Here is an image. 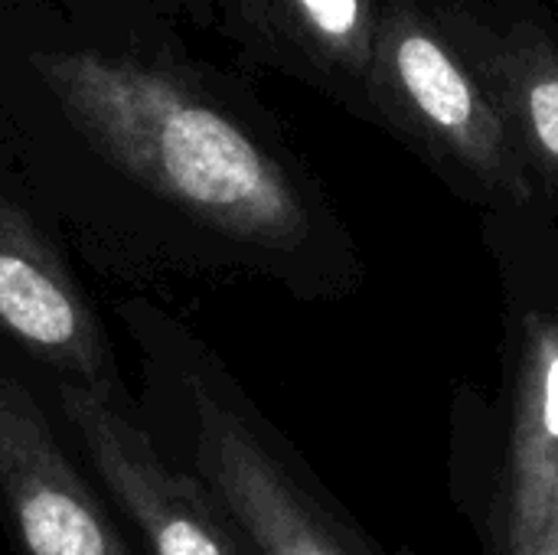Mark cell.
Returning <instances> with one entry per match:
<instances>
[{
    "label": "cell",
    "mask_w": 558,
    "mask_h": 555,
    "mask_svg": "<svg viewBox=\"0 0 558 555\" xmlns=\"http://www.w3.org/2000/svg\"><path fill=\"white\" fill-rule=\"evenodd\" d=\"M0 500L26 555H134L10 376H0Z\"/></svg>",
    "instance_id": "obj_4"
},
{
    "label": "cell",
    "mask_w": 558,
    "mask_h": 555,
    "mask_svg": "<svg viewBox=\"0 0 558 555\" xmlns=\"http://www.w3.org/2000/svg\"><path fill=\"white\" fill-rule=\"evenodd\" d=\"M558 514V317L523 324L504 494V555L523 553Z\"/></svg>",
    "instance_id": "obj_9"
},
{
    "label": "cell",
    "mask_w": 558,
    "mask_h": 555,
    "mask_svg": "<svg viewBox=\"0 0 558 555\" xmlns=\"http://www.w3.org/2000/svg\"><path fill=\"white\" fill-rule=\"evenodd\" d=\"M239 16L268 59L369 118L383 0H239Z\"/></svg>",
    "instance_id": "obj_8"
},
{
    "label": "cell",
    "mask_w": 558,
    "mask_h": 555,
    "mask_svg": "<svg viewBox=\"0 0 558 555\" xmlns=\"http://www.w3.org/2000/svg\"><path fill=\"white\" fill-rule=\"evenodd\" d=\"M0 330L62 383L114 399V370L95 314L29 219L0 193Z\"/></svg>",
    "instance_id": "obj_5"
},
{
    "label": "cell",
    "mask_w": 558,
    "mask_h": 555,
    "mask_svg": "<svg viewBox=\"0 0 558 555\" xmlns=\"http://www.w3.org/2000/svg\"><path fill=\"white\" fill-rule=\"evenodd\" d=\"M517 555H558V514L543 527V533Z\"/></svg>",
    "instance_id": "obj_10"
},
{
    "label": "cell",
    "mask_w": 558,
    "mask_h": 555,
    "mask_svg": "<svg viewBox=\"0 0 558 555\" xmlns=\"http://www.w3.org/2000/svg\"><path fill=\"white\" fill-rule=\"evenodd\" d=\"M43 72L75 128L173 209L271 265L324 249L320 203L294 167L196 85L101 52H56Z\"/></svg>",
    "instance_id": "obj_1"
},
{
    "label": "cell",
    "mask_w": 558,
    "mask_h": 555,
    "mask_svg": "<svg viewBox=\"0 0 558 555\" xmlns=\"http://www.w3.org/2000/svg\"><path fill=\"white\" fill-rule=\"evenodd\" d=\"M196 468L262 555H353L307 507L258 435L203 383L193 386Z\"/></svg>",
    "instance_id": "obj_6"
},
{
    "label": "cell",
    "mask_w": 558,
    "mask_h": 555,
    "mask_svg": "<svg viewBox=\"0 0 558 555\" xmlns=\"http://www.w3.org/2000/svg\"><path fill=\"white\" fill-rule=\"evenodd\" d=\"M59 406L92 468L147 536L154 555H245L209 494L193 478L170 471L114 399L59 383Z\"/></svg>",
    "instance_id": "obj_3"
},
{
    "label": "cell",
    "mask_w": 558,
    "mask_h": 555,
    "mask_svg": "<svg viewBox=\"0 0 558 555\" xmlns=\"http://www.w3.org/2000/svg\"><path fill=\"white\" fill-rule=\"evenodd\" d=\"M438 7L494 92L539 190L558 193L556 39L530 20H490L468 3Z\"/></svg>",
    "instance_id": "obj_7"
},
{
    "label": "cell",
    "mask_w": 558,
    "mask_h": 555,
    "mask_svg": "<svg viewBox=\"0 0 558 555\" xmlns=\"http://www.w3.org/2000/svg\"><path fill=\"white\" fill-rule=\"evenodd\" d=\"M369 121L497 206L523 209L543 193L481 69L432 0H383Z\"/></svg>",
    "instance_id": "obj_2"
}]
</instances>
